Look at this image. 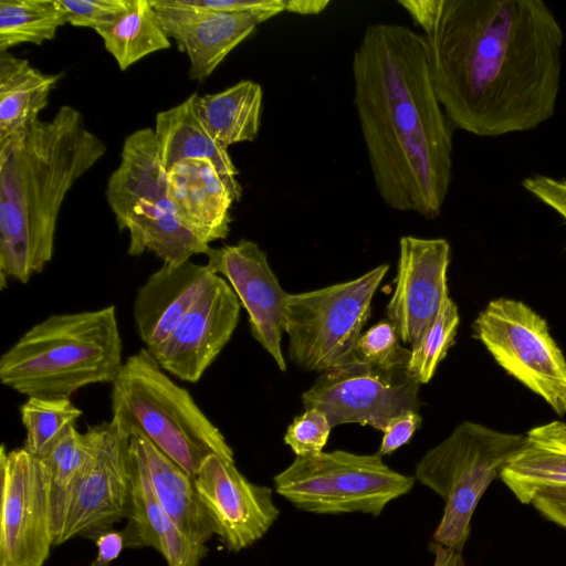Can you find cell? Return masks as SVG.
<instances>
[{
    "label": "cell",
    "mask_w": 566,
    "mask_h": 566,
    "mask_svg": "<svg viewBox=\"0 0 566 566\" xmlns=\"http://www.w3.org/2000/svg\"><path fill=\"white\" fill-rule=\"evenodd\" d=\"M128 534L134 546L157 551L167 566H200L206 545L188 538L157 500L139 459L130 451ZM129 537V538H130Z\"/></svg>",
    "instance_id": "obj_23"
},
{
    "label": "cell",
    "mask_w": 566,
    "mask_h": 566,
    "mask_svg": "<svg viewBox=\"0 0 566 566\" xmlns=\"http://www.w3.org/2000/svg\"><path fill=\"white\" fill-rule=\"evenodd\" d=\"M187 4L226 13H253L265 21L285 11L284 0H184Z\"/></svg>",
    "instance_id": "obj_35"
},
{
    "label": "cell",
    "mask_w": 566,
    "mask_h": 566,
    "mask_svg": "<svg viewBox=\"0 0 566 566\" xmlns=\"http://www.w3.org/2000/svg\"><path fill=\"white\" fill-rule=\"evenodd\" d=\"M354 105L376 189L397 211L437 218L452 180V128L421 33L366 27L354 52Z\"/></svg>",
    "instance_id": "obj_2"
},
{
    "label": "cell",
    "mask_w": 566,
    "mask_h": 566,
    "mask_svg": "<svg viewBox=\"0 0 566 566\" xmlns=\"http://www.w3.org/2000/svg\"><path fill=\"white\" fill-rule=\"evenodd\" d=\"M273 481L276 492L302 511L378 516L409 493L416 479L390 469L378 453L334 450L296 457Z\"/></svg>",
    "instance_id": "obj_8"
},
{
    "label": "cell",
    "mask_w": 566,
    "mask_h": 566,
    "mask_svg": "<svg viewBox=\"0 0 566 566\" xmlns=\"http://www.w3.org/2000/svg\"><path fill=\"white\" fill-rule=\"evenodd\" d=\"M198 496L217 535L238 553L261 539L280 515L272 490L250 482L234 465L209 454L193 476Z\"/></svg>",
    "instance_id": "obj_14"
},
{
    "label": "cell",
    "mask_w": 566,
    "mask_h": 566,
    "mask_svg": "<svg viewBox=\"0 0 566 566\" xmlns=\"http://www.w3.org/2000/svg\"><path fill=\"white\" fill-rule=\"evenodd\" d=\"M419 388L408 366L382 368L352 356L321 373L302 394V402L304 409L316 408L324 412L333 428L358 423L384 431L401 412L419 411Z\"/></svg>",
    "instance_id": "obj_11"
},
{
    "label": "cell",
    "mask_w": 566,
    "mask_h": 566,
    "mask_svg": "<svg viewBox=\"0 0 566 566\" xmlns=\"http://www.w3.org/2000/svg\"><path fill=\"white\" fill-rule=\"evenodd\" d=\"M94 31L122 71L171 46L150 0H130L124 12Z\"/></svg>",
    "instance_id": "obj_27"
},
{
    "label": "cell",
    "mask_w": 566,
    "mask_h": 566,
    "mask_svg": "<svg viewBox=\"0 0 566 566\" xmlns=\"http://www.w3.org/2000/svg\"><path fill=\"white\" fill-rule=\"evenodd\" d=\"M450 256L446 239L400 238L395 290L386 314L402 343L413 345L419 339L449 294Z\"/></svg>",
    "instance_id": "obj_17"
},
{
    "label": "cell",
    "mask_w": 566,
    "mask_h": 566,
    "mask_svg": "<svg viewBox=\"0 0 566 566\" xmlns=\"http://www.w3.org/2000/svg\"><path fill=\"white\" fill-rule=\"evenodd\" d=\"M420 28L438 98L452 125L494 137L555 113L563 30L541 0H400Z\"/></svg>",
    "instance_id": "obj_1"
},
{
    "label": "cell",
    "mask_w": 566,
    "mask_h": 566,
    "mask_svg": "<svg viewBox=\"0 0 566 566\" xmlns=\"http://www.w3.org/2000/svg\"><path fill=\"white\" fill-rule=\"evenodd\" d=\"M333 427L324 412L316 408L305 409L294 417L284 434L287 444L296 457L308 458L323 451Z\"/></svg>",
    "instance_id": "obj_33"
},
{
    "label": "cell",
    "mask_w": 566,
    "mask_h": 566,
    "mask_svg": "<svg viewBox=\"0 0 566 566\" xmlns=\"http://www.w3.org/2000/svg\"><path fill=\"white\" fill-rule=\"evenodd\" d=\"M400 342L396 327L386 318L359 336L353 357L382 368L408 366L410 349L402 347Z\"/></svg>",
    "instance_id": "obj_32"
},
{
    "label": "cell",
    "mask_w": 566,
    "mask_h": 566,
    "mask_svg": "<svg viewBox=\"0 0 566 566\" xmlns=\"http://www.w3.org/2000/svg\"><path fill=\"white\" fill-rule=\"evenodd\" d=\"M130 0H57L66 23L96 30L124 12Z\"/></svg>",
    "instance_id": "obj_34"
},
{
    "label": "cell",
    "mask_w": 566,
    "mask_h": 566,
    "mask_svg": "<svg viewBox=\"0 0 566 566\" xmlns=\"http://www.w3.org/2000/svg\"><path fill=\"white\" fill-rule=\"evenodd\" d=\"M64 24L57 0H0V52L24 43L41 45Z\"/></svg>",
    "instance_id": "obj_28"
},
{
    "label": "cell",
    "mask_w": 566,
    "mask_h": 566,
    "mask_svg": "<svg viewBox=\"0 0 566 566\" xmlns=\"http://www.w3.org/2000/svg\"><path fill=\"white\" fill-rule=\"evenodd\" d=\"M474 337L512 377L566 413V359L546 321L525 303L490 301L473 323Z\"/></svg>",
    "instance_id": "obj_10"
},
{
    "label": "cell",
    "mask_w": 566,
    "mask_h": 566,
    "mask_svg": "<svg viewBox=\"0 0 566 566\" xmlns=\"http://www.w3.org/2000/svg\"><path fill=\"white\" fill-rule=\"evenodd\" d=\"M422 418L418 411L407 410L394 417L385 428L378 454L388 455L406 444L420 427Z\"/></svg>",
    "instance_id": "obj_36"
},
{
    "label": "cell",
    "mask_w": 566,
    "mask_h": 566,
    "mask_svg": "<svg viewBox=\"0 0 566 566\" xmlns=\"http://www.w3.org/2000/svg\"><path fill=\"white\" fill-rule=\"evenodd\" d=\"M459 323L458 306L447 294L432 323L411 345L408 370L420 385L432 379L437 367L454 344Z\"/></svg>",
    "instance_id": "obj_31"
},
{
    "label": "cell",
    "mask_w": 566,
    "mask_h": 566,
    "mask_svg": "<svg viewBox=\"0 0 566 566\" xmlns=\"http://www.w3.org/2000/svg\"><path fill=\"white\" fill-rule=\"evenodd\" d=\"M285 11L298 14H318L329 4L328 0H284Z\"/></svg>",
    "instance_id": "obj_41"
},
{
    "label": "cell",
    "mask_w": 566,
    "mask_h": 566,
    "mask_svg": "<svg viewBox=\"0 0 566 566\" xmlns=\"http://www.w3.org/2000/svg\"><path fill=\"white\" fill-rule=\"evenodd\" d=\"M91 447L75 480L62 531L61 545L74 536L96 538L130 507V436L112 420L88 429Z\"/></svg>",
    "instance_id": "obj_13"
},
{
    "label": "cell",
    "mask_w": 566,
    "mask_h": 566,
    "mask_svg": "<svg viewBox=\"0 0 566 566\" xmlns=\"http://www.w3.org/2000/svg\"><path fill=\"white\" fill-rule=\"evenodd\" d=\"M500 479L522 504H531L544 490L565 488L566 423L552 421L528 430Z\"/></svg>",
    "instance_id": "obj_24"
},
{
    "label": "cell",
    "mask_w": 566,
    "mask_h": 566,
    "mask_svg": "<svg viewBox=\"0 0 566 566\" xmlns=\"http://www.w3.org/2000/svg\"><path fill=\"white\" fill-rule=\"evenodd\" d=\"M197 92L180 104L157 113L155 137L166 171L184 159H208L214 164L235 201L242 197L239 171L228 148L219 144L206 129L198 114Z\"/></svg>",
    "instance_id": "obj_22"
},
{
    "label": "cell",
    "mask_w": 566,
    "mask_h": 566,
    "mask_svg": "<svg viewBox=\"0 0 566 566\" xmlns=\"http://www.w3.org/2000/svg\"><path fill=\"white\" fill-rule=\"evenodd\" d=\"M522 186L566 221V181L546 176L527 177Z\"/></svg>",
    "instance_id": "obj_37"
},
{
    "label": "cell",
    "mask_w": 566,
    "mask_h": 566,
    "mask_svg": "<svg viewBox=\"0 0 566 566\" xmlns=\"http://www.w3.org/2000/svg\"><path fill=\"white\" fill-rule=\"evenodd\" d=\"M216 275L208 264L190 260L179 264L163 263L137 290L133 318L149 352L169 336Z\"/></svg>",
    "instance_id": "obj_19"
},
{
    "label": "cell",
    "mask_w": 566,
    "mask_h": 566,
    "mask_svg": "<svg viewBox=\"0 0 566 566\" xmlns=\"http://www.w3.org/2000/svg\"><path fill=\"white\" fill-rule=\"evenodd\" d=\"M263 91L242 80L223 91L198 98V114L208 133L222 146L253 142L261 126Z\"/></svg>",
    "instance_id": "obj_26"
},
{
    "label": "cell",
    "mask_w": 566,
    "mask_h": 566,
    "mask_svg": "<svg viewBox=\"0 0 566 566\" xmlns=\"http://www.w3.org/2000/svg\"><path fill=\"white\" fill-rule=\"evenodd\" d=\"M166 178L154 129L140 128L125 138L105 196L119 230L129 234V255L151 251L164 263L179 264L205 254L210 244L182 222Z\"/></svg>",
    "instance_id": "obj_6"
},
{
    "label": "cell",
    "mask_w": 566,
    "mask_h": 566,
    "mask_svg": "<svg viewBox=\"0 0 566 566\" xmlns=\"http://www.w3.org/2000/svg\"><path fill=\"white\" fill-rule=\"evenodd\" d=\"M91 447L88 430L71 427L40 459L50 475V500L55 542L62 531L71 493Z\"/></svg>",
    "instance_id": "obj_29"
},
{
    "label": "cell",
    "mask_w": 566,
    "mask_h": 566,
    "mask_svg": "<svg viewBox=\"0 0 566 566\" xmlns=\"http://www.w3.org/2000/svg\"><path fill=\"white\" fill-rule=\"evenodd\" d=\"M205 255L210 270L230 284L245 308L252 336L285 371L281 340L289 293L280 285L266 252L258 243L241 239L234 244L210 247Z\"/></svg>",
    "instance_id": "obj_16"
},
{
    "label": "cell",
    "mask_w": 566,
    "mask_h": 566,
    "mask_svg": "<svg viewBox=\"0 0 566 566\" xmlns=\"http://www.w3.org/2000/svg\"><path fill=\"white\" fill-rule=\"evenodd\" d=\"M164 31L189 59V77L206 81L230 52L265 20L253 13H226L184 0H150Z\"/></svg>",
    "instance_id": "obj_18"
},
{
    "label": "cell",
    "mask_w": 566,
    "mask_h": 566,
    "mask_svg": "<svg viewBox=\"0 0 566 566\" xmlns=\"http://www.w3.org/2000/svg\"><path fill=\"white\" fill-rule=\"evenodd\" d=\"M525 434L497 431L462 421L428 450L416 465L415 479L444 501L432 542L463 551L475 509L524 442Z\"/></svg>",
    "instance_id": "obj_7"
},
{
    "label": "cell",
    "mask_w": 566,
    "mask_h": 566,
    "mask_svg": "<svg viewBox=\"0 0 566 566\" xmlns=\"http://www.w3.org/2000/svg\"><path fill=\"white\" fill-rule=\"evenodd\" d=\"M429 548L433 554L432 566H464L461 552H457L434 542L430 543Z\"/></svg>",
    "instance_id": "obj_40"
},
{
    "label": "cell",
    "mask_w": 566,
    "mask_h": 566,
    "mask_svg": "<svg viewBox=\"0 0 566 566\" xmlns=\"http://www.w3.org/2000/svg\"><path fill=\"white\" fill-rule=\"evenodd\" d=\"M388 270L380 264L350 281L289 294L284 331L290 360L321 374L352 358Z\"/></svg>",
    "instance_id": "obj_9"
},
{
    "label": "cell",
    "mask_w": 566,
    "mask_h": 566,
    "mask_svg": "<svg viewBox=\"0 0 566 566\" xmlns=\"http://www.w3.org/2000/svg\"><path fill=\"white\" fill-rule=\"evenodd\" d=\"M21 421L25 428L23 448L41 458L82 416L71 400L64 397H28L20 407Z\"/></svg>",
    "instance_id": "obj_30"
},
{
    "label": "cell",
    "mask_w": 566,
    "mask_h": 566,
    "mask_svg": "<svg viewBox=\"0 0 566 566\" xmlns=\"http://www.w3.org/2000/svg\"><path fill=\"white\" fill-rule=\"evenodd\" d=\"M241 303L216 275L169 336L149 352L159 366L182 381H198L231 339Z\"/></svg>",
    "instance_id": "obj_15"
},
{
    "label": "cell",
    "mask_w": 566,
    "mask_h": 566,
    "mask_svg": "<svg viewBox=\"0 0 566 566\" xmlns=\"http://www.w3.org/2000/svg\"><path fill=\"white\" fill-rule=\"evenodd\" d=\"M0 566H43L55 546L50 475L23 447L0 449Z\"/></svg>",
    "instance_id": "obj_12"
},
{
    "label": "cell",
    "mask_w": 566,
    "mask_h": 566,
    "mask_svg": "<svg viewBox=\"0 0 566 566\" xmlns=\"http://www.w3.org/2000/svg\"><path fill=\"white\" fill-rule=\"evenodd\" d=\"M95 543L97 554L90 566H109V564L122 553L125 543V535L124 533L115 531H106L95 538Z\"/></svg>",
    "instance_id": "obj_39"
},
{
    "label": "cell",
    "mask_w": 566,
    "mask_h": 566,
    "mask_svg": "<svg viewBox=\"0 0 566 566\" xmlns=\"http://www.w3.org/2000/svg\"><path fill=\"white\" fill-rule=\"evenodd\" d=\"M168 195L182 222L209 244L230 233L235 201L214 164L184 159L167 170Z\"/></svg>",
    "instance_id": "obj_20"
},
{
    "label": "cell",
    "mask_w": 566,
    "mask_h": 566,
    "mask_svg": "<svg viewBox=\"0 0 566 566\" xmlns=\"http://www.w3.org/2000/svg\"><path fill=\"white\" fill-rule=\"evenodd\" d=\"M129 449L142 462L157 500L179 530L191 541L206 545L214 535V527L198 496L193 476L140 432H132Z\"/></svg>",
    "instance_id": "obj_21"
},
{
    "label": "cell",
    "mask_w": 566,
    "mask_h": 566,
    "mask_svg": "<svg viewBox=\"0 0 566 566\" xmlns=\"http://www.w3.org/2000/svg\"><path fill=\"white\" fill-rule=\"evenodd\" d=\"M61 77V73H43L9 51L0 52V140L39 119Z\"/></svg>",
    "instance_id": "obj_25"
},
{
    "label": "cell",
    "mask_w": 566,
    "mask_h": 566,
    "mask_svg": "<svg viewBox=\"0 0 566 566\" xmlns=\"http://www.w3.org/2000/svg\"><path fill=\"white\" fill-rule=\"evenodd\" d=\"M105 153V143L70 105L0 140L1 289L8 279L28 283L51 262L63 202Z\"/></svg>",
    "instance_id": "obj_3"
},
{
    "label": "cell",
    "mask_w": 566,
    "mask_h": 566,
    "mask_svg": "<svg viewBox=\"0 0 566 566\" xmlns=\"http://www.w3.org/2000/svg\"><path fill=\"white\" fill-rule=\"evenodd\" d=\"M531 504L544 518L566 530V486L544 490Z\"/></svg>",
    "instance_id": "obj_38"
},
{
    "label": "cell",
    "mask_w": 566,
    "mask_h": 566,
    "mask_svg": "<svg viewBox=\"0 0 566 566\" xmlns=\"http://www.w3.org/2000/svg\"><path fill=\"white\" fill-rule=\"evenodd\" d=\"M112 385V421L129 436L143 433L191 476L211 453L234 462L219 428L147 348L124 361Z\"/></svg>",
    "instance_id": "obj_5"
},
{
    "label": "cell",
    "mask_w": 566,
    "mask_h": 566,
    "mask_svg": "<svg viewBox=\"0 0 566 566\" xmlns=\"http://www.w3.org/2000/svg\"><path fill=\"white\" fill-rule=\"evenodd\" d=\"M114 305L52 314L29 328L0 358V380L27 397H64L113 382L123 367Z\"/></svg>",
    "instance_id": "obj_4"
}]
</instances>
